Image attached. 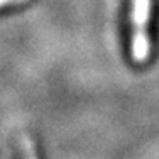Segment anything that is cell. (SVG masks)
Wrapping results in <instances>:
<instances>
[{"label": "cell", "mask_w": 159, "mask_h": 159, "mask_svg": "<svg viewBox=\"0 0 159 159\" xmlns=\"http://www.w3.org/2000/svg\"><path fill=\"white\" fill-rule=\"evenodd\" d=\"M19 159H37L36 142L29 134L19 135Z\"/></svg>", "instance_id": "7a4b0ae2"}, {"label": "cell", "mask_w": 159, "mask_h": 159, "mask_svg": "<svg viewBox=\"0 0 159 159\" xmlns=\"http://www.w3.org/2000/svg\"><path fill=\"white\" fill-rule=\"evenodd\" d=\"M152 0H132V59L137 64H144L151 54L149 19Z\"/></svg>", "instance_id": "6da1fadb"}]
</instances>
